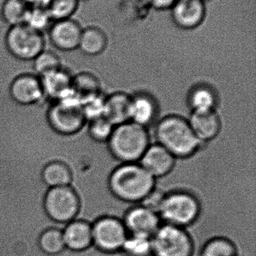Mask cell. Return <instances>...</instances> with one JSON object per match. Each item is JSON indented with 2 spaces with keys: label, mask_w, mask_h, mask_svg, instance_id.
I'll return each instance as SVG.
<instances>
[{
  "label": "cell",
  "mask_w": 256,
  "mask_h": 256,
  "mask_svg": "<svg viewBox=\"0 0 256 256\" xmlns=\"http://www.w3.org/2000/svg\"><path fill=\"white\" fill-rule=\"evenodd\" d=\"M156 179L139 164H123L113 170L108 179L110 190L126 202H141L155 188Z\"/></svg>",
  "instance_id": "6da1fadb"
},
{
  "label": "cell",
  "mask_w": 256,
  "mask_h": 256,
  "mask_svg": "<svg viewBox=\"0 0 256 256\" xmlns=\"http://www.w3.org/2000/svg\"><path fill=\"white\" fill-rule=\"evenodd\" d=\"M155 136L158 144L176 158L192 156L201 144L188 120L180 116L171 115L162 118L156 124Z\"/></svg>",
  "instance_id": "7a4b0ae2"
},
{
  "label": "cell",
  "mask_w": 256,
  "mask_h": 256,
  "mask_svg": "<svg viewBox=\"0 0 256 256\" xmlns=\"http://www.w3.org/2000/svg\"><path fill=\"white\" fill-rule=\"evenodd\" d=\"M111 154L123 164L139 161L150 146L147 128L127 122L115 126L108 141Z\"/></svg>",
  "instance_id": "3957f363"
},
{
  "label": "cell",
  "mask_w": 256,
  "mask_h": 256,
  "mask_svg": "<svg viewBox=\"0 0 256 256\" xmlns=\"http://www.w3.org/2000/svg\"><path fill=\"white\" fill-rule=\"evenodd\" d=\"M201 213V204L191 192L173 191L165 194L159 215L165 224L186 228L196 222Z\"/></svg>",
  "instance_id": "277c9868"
},
{
  "label": "cell",
  "mask_w": 256,
  "mask_h": 256,
  "mask_svg": "<svg viewBox=\"0 0 256 256\" xmlns=\"http://www.w3.org/2000/svg\"><path fill=\"white\" fill-rule=\"evenodd\" d=\"M47 116L51 128L64 136L77 134L87 122L82 104L72 92L61 100L53 102Z\"/></svg>",
  "instance_id": "5b68a950"
},
{
  "label": "cell",
  "mask_w": 256,
  "mask_h": 256,
  "mask_svg": "<svg viewBox=\"0 0 256 256\" xmlns=\"http://www.w3.org/2000/svg\"><path fill=\"white\" fill-rule=\"evenodd\" d=\"M153 256H192L194 242L184 228L165 224L152 236Z\"/></svg>",
  "instance_id": "8992f818"
},
{
  "label": "cell",
  "mask_w": 256,
  "mask_h": 256,
  "mask_svg": "<svg viewBox=\"0 0 256 256\" xmlns=\"http://www.w3.org/2000/svg\"><path fill=\"white\" fill-rule=\"evenodd\" d=\"M45 44L44 34L25 24L9 27L5 36V44L9 54L22 61H33L45 49Z\"/></svg>",
  "instance_id": "52a82bcc"
},
{
  "label": "cell",
  "mask_w": 256,
  "mask_h": 256,
  "mask_svg": "<svg viewBox=\"0 0 256 256\" xmlns=\"http://www.w3.org/2000/svg\"><path fill=\"white\" fill-rule=\"evenodd\" d=\"M44 209L54 222L69 224L78 216L81 200L72 186L50 188L44 198Z\"/></svg>",
  "instance_id": "ba28073f"
},
{
  "label": "cell",
  "mask_w": 256,
  "mask_h": 256,
  "mask_svg": "<svg viewBox=\"0 0 256 256\" xmlns=\"http://www.w3.org/2000/svg\"><path fill=\"white\" fill-rule=\"evenodd\" d=\"M93 242L95 248L105 254H114L122 250L129 236L123 220L117 216H103L92 224Z\"/></svg>",
  "instance_id": "9c48e42d"
},
{
  "label": "cell",
  "mask_w": 256,
  "mask_h": 256,
  "mask_svg": "<svg viewBox=\"0 0 256 256\" xmlns=\"http://www.w3.org/2000/svg\"><path fill=\"white\" fill-rule=\"evenodd\" d=\"M82 31L81 24L69 18L54 21L48 32L54 48L63 52H70L78 49Z\"/></svg>",
  "instance_id": "30bf717a"
},
{
  "label": "cell",
  "mask_w": 256,
  "mask_h": 256,
  "mask_svg": "<svg viewBox=\"0 0 256 256\" xmlns=\"http://www.w3.org/2000/svg\"><path fill=\"white\" fill-rule=\"evenodd\" d=\"M170 9L173 22L181 30H195L205 19V3L201 0H177Z\"/></svg>",
  "instance_id": "8fae6325"
},
{
  "label": "cell",
  "mask_w": 256,
  "mask_h": 256,
  "mask_svg": "<svg viewBox=\"0 0 256 256\" xmlns=\"http://www.w3.org/2000/svg\"><path fill=\"white\" fill-rule=\"evenodd\" d=\"M123 222L129 234L149 237H152L162 225L159 214L141 204L129 209L125 214Z\"/></svg>",
  "instance_id": "7c38bea8"
},
{
  "label": "cell",
  "mask_w": 256,
  "mask_h": 256,
  "mask_svg": "<svg viewBox=\"0 0 256 256\" xmlns=\"http://www.w3.org/2000/svg\"><path fill=\"white\" fill-rule=\"evenodd\" d=\"M9 92L16 103L24 106L35 104L45 97L40 78L32 74L17 76L11 84Z\"/></svg>",
  "instance_id": "4fadbf2b"
},
{
  "label": "cell",
  "mask_w": 256,
  "mask_h": 256,
  "mask_svg": "<svg viewBox=\"0 0 256 256\" xmlns=\"http://www.w3.org/2000/svg\"><path fill=\"white\" fill-rule=\"evenodd\" d=\"M140 165L155 179L169 174L175 165L176 158L160 144H150L140 159Z\"/></svg>",
  "instance_id": "5bb4252c"
},
{
  "label": "cell",
  "mask_w": 256,
  "mask_h": 256,
  "mask_svg": "<svg viewBox=\"0 0 256 256\" xmlns=\"http://www.w3.org/2000/svg\"><path fill=\"white\" fill-rule=\"evenodd\" d=\"M44 96L53 100H61L72 92L73 76L69 70L60 67L39 76Z\"/></svg>",
  "instance_id": "9a60e30c"
},
{
  "label": "cell",
  "mask_w": 256,
  "mask_h": 256,
  "mask_svg": "<svg viewBox=\"0 0 256 256\" xmlns=\"http://www.w3.org/2000/svg\"><path fill=\"white\" fill-rule=\"evenodd\" d=\"M66 248L75 252H84L93 245L92 224L84 220H74L63 231Z\"/></svg>",
  "instance_id": "2e32d148"
},
{
  "label": "cell",
  "mask_w": 256,
  "mask_h": 256,
  "mask_svg": "<svg viewBox=\"0 0 256 256\" xmlns=\"http://www.w3.org/2000/svg\"><path fill=\"white\" fill-rule=\"evenodd\" d=\"M158 116L156 100L147 93H137L131 96L130 122L147 128Z\"/></svg>",
  "instance_id": "e0dca14e"
},
{
  "label": "cell",
  "mask_w": 256,
  "mask_h": 256,
  "mask_svg": "<svg viewBox=\"0 0 256 256\" xmlns=\"http://www.w3.org/2000/svg\"><path fill=\"white\" fill-rule=\"evenodd\" d=\"M188 122L195 136L201 143L216 138L221 130V120L216 110L192 112Z\"/></svg>",
  "instance_id": "ac0fdd59"
},
{
  "label": "cell",
  "mask_w": 256,
  "mask_h": 256,
  "mask_svg": "<svg viewBox=\"0 0 256 256\" xmlns=\"http://www.w3.org/2000/svg\"><path fill=\"white\" fill-rule=\"evenodd\" d=\"M131 96L125 92L105 97L104 116L114 126L130 121Z\"/></svg>",
  "instance_id": "d6986e66"
},
{
  "label": "cell",
  "mask_w": 256,
  "mask_h": 256,
  "mask_svg": "<svg viewBox=\"0 0 256 256\" xmlns=\"http://www.w3.org/2000/svg\"><path fill=\"white\" fill-rule=\"evenodd\" d=\"M108 42V37L102 28L89 26L83 28L78 49L85 55L95 56L105 51Z\"/></svg>",
  "instance_id": "ffe728a7"
},
{
  "label": "cell",
  "mask_w": 256,
  "mask_h": 256,
  "mask_svg": "<svg viewBox=\"0 0 256 256\" xmlns=\"http://www.w3.org/2000/svg\"><path fill=\"white\" fill-rule=\"evenodd\" d=\"M72 91L83 105L101 94L100 82L94 75L83 72L73 76Z\"/></svg>",
  "instance_id": "44dd1931"
},
{
  "label": "cell",
  "mask_w": 256,
  "mask_h": 256,
  "mask_svg": "<svg viewBox=\"0 0 256 256\" xmlns=\"http://www.w3.org/2000/svg\"><path fill=\"white\" fill-rule=\"evenodd\" d=\"M188 103L192 112L214 111L217 104V96L212 87L199 84L189 92Z\"/></svg>",
  "instance_id": "7402d4cb"
},
{
  "label": "cell",
  "mask_w": 256,
  "mask_h": 256,
  "mask_svg": "<svg viewBox=\"0 0 256 256\" xmlns=\"http://www.w3.org/2000/svg\"><path fill=\"white\" fill-rule=\"evenodd\" d=\"M42 178L47 186L54 188L70 186L73 176L67 164L61 161H53L44 167Z\"/></svg>",
  "instance_id": "603a6c76"
},
{
  "label": "cell",
  "mask_w": 256,
  "mask_h": 256,
  "mask_svg": "<svg viewBox=\"0 0 256 256\" xmlns=\"http://www.w3.org/2000/svg\"><path fill=\"white\" fill-rule=\"evenodd\" d=\"M29 6L24 0H5L2 4L0 16L9 27L24 24Z\"/></svg>",
  "instance_id": "cb8c5ba5"
},
{
  "label": "cell",
  "mask_w": 256,
  "mask_h": 256,
  "mask_svg": "<svg viewBox=\"0 0 256 256\" xmlns=\"http://www.w3.org/2000/svg\"><path fill=\"white\" fill-rule=\"evenodd\" d=\"M39 249L48 256H57L65 249L63 231L60 228H49L45 230L39 238Z\"/></svg>",
  "instance_id": "d4e9b609"
},
{
  "label": "cell",
  "mask_w": 256,
  "mask_h": 256,
  "mask_svg": "<svg viewBox=\"0 0 256 256\" xmlns=\"http://www.w3.org/2000/svg\"><path fill=\"white\" fill-rule=\"evenodd\" d=\"M121 251L126 256H153L152 237L129 234Z\"/></svg>",
  "instance_id": "484cf974"
},
{
  "label": "cell",
  "mask_w": 256,
  "mask_h": 256,
  "mask_svg": "<svg viewBox=\"0 0 256 256\" xmlns=\"http://www.w3.org/2000/svg\"><path fill=\"white\" fill-rule=\"evenodd\" d=\"M201 256H238V251L227 238L215 237L203 246Z\"/></svg>",
  "instance_id": "4316f807"
},
{
  "label": "cell",
  "mask_w": 256,
  "mask_h": 256,
  "mask_svg": "<svg viewBox=\"0 0 256 256\" xmlns=\"http://www.w3.org/2000/svg\"><path fill=\"white\" fill-rule=\"evenodd\" d=\"M54 20L45 7H30L24 24L32 30L44 34L48 32Z\"/></svg>",
  "instance_id": "83f0119b"
},
{
  "label": "cell",
  "mask_w": 256,
  "mask_h": 256,
  "mask_svg": "<svg viewBox=\"0 0 256 256\" xmlns=\"http://www.w3.org/2000/svg\"><path fill=\"white\" fill-rule=\"evenodd\" d=\"M78 0H48L45 8L54 21L72 18L79 6Z\"/></svg>",
  "instance_id": "f1b7e54d"
},
{
  "label": "cell",
  "mask_w": 256,
  "mask_h": 256,
  "mask_svg": "<svg viewBox=\"0 0 256 256\" xmlns=\"http://www.w3.org/2000/svg\"><path fill=\"white\" fill-rule=\"evenodd\" d=\"M33 62V68L39 76L62 67L61 61L58 55L48 50H44Z\"/></svg>",
  "instance_id": "f546056e"
},
{
  "label": "cell",
  "mask_w": 256,
  "mask_h": 256,
  "mask_svg": "<svg viewBox=\"0 0 256 256\" xmlns=\"http://www.w3.org/2000/svg\"><path fill=\"white\" fill-rule=\"evenodd\" d=\"M114 128L115 126L103 116L90 121L89 134L95 141L108 142Z\"/></svg>",
  "instance_id": "4dcf8cb0"
},
{
  "label": "cell",
  "mask_w": 256,
  "mask_h": 256,
  "mask_svg": "<svg viewBox=\"0 0 256 256\" xmlns=\"http://www.w3.org/2000/svg\"><path fill=\"white\" fill-rule=\"evenodd\" d=\"M105 99V96L101 93L82 105L83 111L87 121L90 122L98 117L103 116Z\"/></svg>",
  "instance_id": "1f68e13d"
},
{
  "label": "cell",
  "mask_w": 256,
  "mask_h": 256,
  "mask_svg": "<svg viewBox=\"0 0 256 256\" xmlns=\"http://www.w3.org/2000/svg\"><path fill=\"white\" fill-rule=\"evenodd\" d=\"M165 195V194H163L162 191L154 188V189L141 202V204L159 214V209H160L161 206H162Z\"/></svg>",
  "instance_id": "d6a6232c"
},
{
  "label": "cell",
  "mask_w": 256,
  "mask_h": 256,
  "mask_svg": "<svg viewBox=\"0 0 256 256\" xmlns=\"http://www.w3.org/2000/svg\"><path fill=\"white\" fill-rule=\"evenodd\" d=\"M177 0H147L149 4L156 9H168L171 8V6Z\"/></svg>",
  "instance_id": "836d02e7"
},
{
  "label": "cell",
  "mask_w": 256,
  "mask_h": 256,
  "mask_svg": "<svg viewBox=\"0 0 256 256\" xmlns=\"http://www.w3.org/2000/svg\"><path fill=\"white\" fill-rule=\"evenodd\" d=\"M29 7H45L48 0H24Z\"/></svg>",
  "instance_id": "e575fe53"
},
{
  "label": "cell",
  "mask_w": 256,
  "mask_h": 256,
  "mask_svg": "<svg viewBox=\"0 0 256 256\" xmlns=\"http://www.w3.org/2000/svg\"><path fill=\"white\" fill-rule=\"evenodd\" d=\"M86 1H89V0H78V2H86Z\"/></svg>",
  "instance_id": "d590c367"
},
{
  "label": "cell",
  "mask_w": 256,
  "mask_h": 256,
  "mask_svg": "<svg viewBox=\"0 0 256 256\" xmlns=\"http://www.w3.org/2000/svg\"><path fill=\"white\" fill-rule=\"evenodd\" d=\"M201 1L204 2L205 3L206 2L210 1V0H201Z\"/></svg>",
  "instance_id": "8d00e7d4"
}]
</instances>
